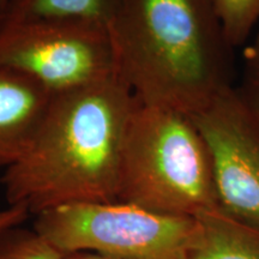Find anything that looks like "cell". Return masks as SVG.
Segmentation results:
<instances>
[{
  "mask_svg": "<svg viewBox=\"0 0 259 259\" xmlns=\"http://www.w3.org/2000/svg\"><path fill=\"white\" fill-rule=\"evenodd\" d=\"M136 97L119 74L56 94L34 141L2 176L9 205L30 213L118 200L119 167Z\"/></svg>",
  "mask_w": 259,
  "mask_h": 259,
  "instance_id": "1",
  "label": "cell"
},
{
  "mask_svg": "<svg viewBox=\"0 0 259 259\" xmlns=\"http://www.w3.org/2000/svg\"><path fill=\"white\" fill-rule=\"evenodd\" d=\"M109 31L139 101L191 116L232 87L234 48L215 0H121Z\"/></svg>",
  "mask_w": 259,
  "mask_h": 259,
  "instance_id": "2",
  "label": "cell"
},
{
  "mask_svg": "<svg viewBox=\"0 0 259 259\" xmlns=\"http://www.w3.org/2000/svg\"><path fill=\"white\" fill-rule=\"evenodd\" d=\"M118 200L192 219L220 208L208 149L190 115L136 99L121 149Z\"/></svg>",
  "mask_w": 259,
  "mask_h": 259,
  "instance_id": "3",
  "label": "cell"
},
{
  "mask_svg": "<svg viewBox=\"0 0 259 259\" xmlns=\"http://www.w3.org/2000/svg\"><path fill=\"white\" fill-rule=\"evenodd\" d=\"M34 229L65 254L93 252L119 259H187L194 219L115 200L47 210L36 215Z\"/></svg>",
  "mask_w": 259,
  "mask_h": 259,
  "instance_id": "4",
  "label": "cell"
},
{
  "mask_svg": "<svg viewBox=\"0 0 259 259\" xmlns=\"http://www.w3.org/2000/svg\"><path fill=\"white\" fill-rule=\"evenodd\" d=\"M0 65L17 70L53 94L118 74L108 28L69 21L0 25Z\"/></svg>",
  "mask_w": 259,
  "mask_h": 259,
  "instance_id": "5",
  "label": "cell"
},
{
  "mask_svg": "<svg viewBox=\"0 0 259 259\" xmlns=\"http://www.w3.org/2000/svg\"><path fill=\"white\" fill-rule=\"evenodd\" d=\"M191 119L208 149L220 208L259 229V116L232 85Z\"/></svg>",
  "mask_w": 259,
  "mask_h": 259,
  "instance_id": "6",
  "label": "cell"
},
{
  "mask_svg": "<svg viewBox=\"0 0 259 259\" xmlns=\"http://www.w3.org/2000/svg\"><path fill=\"white\" fill-rule=\"evenodd\" d=\"M54 95L24 73L0 65V169L28 150Z\"/></svg>",
  "mask_w": 259,
  "mask_h": 259,
  "instance_id": "7",
  "label": "cell"
},
{
  "mask_svg": "<svg viewBox=\"0 0 259 259\" xmlns=\"http://www.w3.org/2000/svg\"><path fill=\"white\" fill-rule=\"evenodd\" d=\"M187 259H259V229L223 211L194 218Z\"/></svg>",
  "mask_w": 259,
  "mask_h": 259,
  "instance_id": "8",
  "label": "cell"
},
{
  "mask_svg": "<svg viewBox=\"0 0 259 259\" xmlns=\"http://www.w3.org/2000/svg\"><path fill=\"white\" fill-rule=\"evenodd\" d=\"M121 0H9L0 25L32 21L82 22L111 28Z\"/></svg>",
  "mask_w": 259,
  "mask_h": 259,
  "instance_id": "9",
  "label": "cell"
},
{
  "mask_svg": "<svg viewBox=\"0 0 259 259\" xmlns=\"http://www.w3.org/2000/svg\"><path fill=\"white\" fill-rule=\"evenodd\" d=\"M227 41L233 48L242 46L259 19V0H215Z\"/></svg>",
  "mask_w": 259,
  "mask_h": 259,
  "instance_id": "10",
  "label": "cell"
},
{
  "mask_svg": "<svg viewBox=\"0 0 259 259\" xmlns=\"http://www.w3.org/2000/svg\"><path fill=\"white\" fill-rule=\"evenodd\" d=\"M14 227L0 234V259H65L66 254L54 247L35 231Z\"/></svg>",
  "mask_w": 259,
  "mask_h": 259,
  "instance_id": "11",
  "label": "cell"
},
{
  "mask_svg": "<svg viewBox=\"0 0 259 259\" xmlns=\"http://www.w3.org/2000/svg\"><path fill=\"white\" fill-rule=\"evenodd\" d=\"M242 100L259 116V32L244 53V76L240 88Z\"/></svg>",
  "mask_w": 259,
  "mask_h": 259,
  "instance_id": "12",
  "label": "cell"
},
{
  "mask_svg": "<svg viewBox=\"0 0 259 259\" xmlns=\"http://www.w3.org/2000/svg\"><path fill=\"white\" fill-rule=\"evenodd\" d=\"M29 215L30 212L19 205H9L6 209H2L0 210V234L14 227L21 226Z\"/></svg>",
  "mask_w": 259,
  "mask_h": 259,
  "instance_id": "13",
  "label": "cell"
},
{
  "mask_svg": "<svg viewBox=\"0 0 259 259\" xmlns=\"http://www.w3.org/2000/svg\"><path fill=\"white\" fill-rule=\"evenodd\" d=\"M65 259H119V258H113V257H108V255L93 253V252H74V253L66 254Z\"/></svg>",
  "mask_w": 259,
  "mask_h": 259,
  "instance_id": "14",
  "label": "cell"
},
{
  "mask_svg": "<svg viewBox=\"0 0 259 259\" xmlns=\"http://www.w3.org/2000/svg\"><path fill=\"white\" fill-rule=\"evenodd\" d=\"M8 3H9V0H0V14L4 11L5 6H6V4H8Z\"/></svg>",
  "mask_w": 259,
  "mask_h": 259,
  "instance_id": "15",
  "label": "cell"
}]
</instances>
